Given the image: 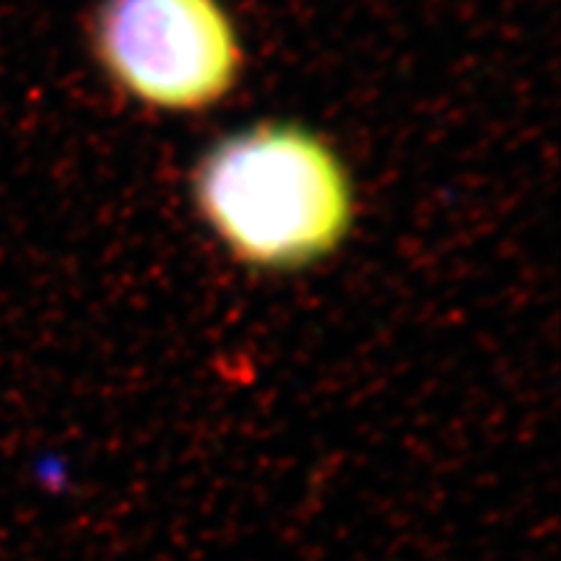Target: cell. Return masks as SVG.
Listing matches in <instances>:
<instances>
[{
    "label": "cell",
    "mask_w": 561,
    "mask_h": 561,
    "mask_svg": "<svg viewBox=\"0 0 561 561\" xmlns=\"http://www.w3.org/2000/svg\"><path fill=\"white\" fill-rule=\"evenodd\" d=\"M195 198L214 234L255 268L320 261L351 227V182L339 157L297 125H255L210 149Z\"/></svg>",
    "instance_id": "6da1fadb"
},
{
    "label": "cell",
    "mask_w": 561,
    "mask_h": 561,
    "mask_svg": "<svg viewBox=\"0 0 561 561\" xmlns=\"http://www.w3.org/2000/svg\"><path fill=\"white\" fill-rule=\"evenodd\" d=\"M96 50L110 76L159 110H203L240 73V42L219 0H107Z\"/></svg>",
    "instance_id": "7a4b0ae2"
},
{
    "label": "cell",
    "mask_w": 561,
    "mask_h": 561,
    "mask_svg": "<svg viewBox=\"0 0 561 561\" xmlns=\"http://www.w3.org/2000/svg\"><path fill=\"white\" fill-rule=\"evenodd\" d=\"M34 479L50 494H66L73 486V462L66 455H45V458L37 460Z\"/></svg>",
    "instance_id": "3957f363"
}]
</instances>
